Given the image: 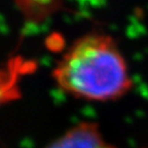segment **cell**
Returning <instances> with one entry per match:
<instances>
[{
	"label": "cell",
	"instance_id": "cell-4",
	"mask_svg": "<svg viewBox=\"0 0 148 148\" xmlns=\"http://www.w3.org/2000/svg\"><path fill=\"white\" fill-rule=\"evenodd\" d=\"M103 148H114V147H112V146H109V145H106Z\"/></svg>",
	"mask_w": 148,
	"mask_h": 148
},
{
	"label": "cell",
	"instance_id": "cell-3",
	"mask_svg": "<svg viewBox=\"0 0 148 148\" xmlns=\"http://www.w3.org/2000/svg\"><path fill=\"white\" fill-rule=\"evenodd\" d=\"M30 67L29 62H24L20 57L11 59L5 66L0 67V104L18 97L19 78Z\"/></svg>",
	"mask_w": 148,
	"mask_h": 148
},
{
	"label": "cell",
	"instance_id": "cell-2",
	"mask_svg": "<svg viewBox=\"0 0 148 148\" xmlns=\"http://www.w3.org/2000/svg\"><path fill=\"white\" fill-rule=\"evenodd\" d=\"M106 146L95 123H80L70 128L47 148H103Z\"/></svg>",
	"mask_w": 148,
	"mask_h": 148
},
{
	"label": "cell",
	"instance_id": "cell-1",
	"mask_svg": "<svg viewBox=\"0 0 148 148\" xmlns=\"http://www.w3.org/2000/svg\"><path fill=\"white\" fill-rule=\"evenodd\" d=\"M54 78L65 92L88 101H115L133 87L128 65L116 43L100 33L78 38L59 60Z\"/></svg>",
	"mask_w": 148,
	"mask_h": 148
}]
</instances>
